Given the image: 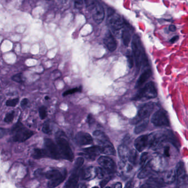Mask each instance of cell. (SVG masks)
Returning a JSON list of instances; mask_svg holds the SVG:
<instances>
[{"label":"cell","mask_w":188,"mask_h":188,"mask_svg":"<svg viewBox=\"0 0 188 188\" xmlns=\"http://www.w3.org/2000/svg\"><path fill=\"white\" fill-rule=\"evenodd\" d=\"M132 48L133 51L135 63L137 68L147 63V59L144 54V49L138 36L134 35L132 41Z\"/></svg>","instance_id":"1"},{"label":"cell","mask_w":188,"mask_h":188,"mask_svg":"<svg viewBox=\"0 0 188 188\" xmlns=\"http://www.w3.org/2000/svg\"><path fill=\"white\" fill-rule=\"evenodd\" d=\"M157 89L155 83L152 81H150L137 93L136 96L132 99V100L138 101L142 99H154L157 96Z\"/></svg>","instance_id":"2"},{"label":"cell","mask_w":188,"mask_h":188,"mask_svg":"<svg viewBox=\"0 0 188 188\" xmlns=\"http://www.w3.org/2000/svg\"><path fill=\"white\" fill-rule=\"evenodd\" d=\"M13 139L15 142H23L33 135V131L27 129L20 122L16 124L12 130Z\"/></svg>","instance_id":"3"},{"label":"cell","mask_w":188,"mask_h":188,"mask_svg":"<svg viewBox=\"0 0 188 188\" xmlns=\"http://www.w3.org/2000/svg\"><path fill=\"white\" fill-rule=\"evenodd\" d=\"M56 141L60 153L62 157L65 159L72 162L74 158V154L67 139L61 135H60L57 137Z\"/></svg>","instance_id":"4"},{"label":"cell","mask_w":188,"mask_h":188,"mask_svg":"<svg viewBox=\"0 0 188 188\" xmlns=\"http://www.w3.org/2000/svg\"><path fill=\"white\" fill-rule=\"evenodd\" d=\"M147 163L152 170L156 172H162L165 171L167 167V161L163 155L156 153L152 156Z\"/></svg>","instance_id":"5"},{"label":"cell","mask_w":188,"mask_h":188,"mask_svg":"<svg viewBox=\"0 0 188 188\" xmlns=\"http://www.w3.org/2000/svg\"><path fill=\"white\" fill-rule=\"evenodd\" d=\"M154 108L155 104L153 102H149L144 104L140 108L136 116L132 120V124L136 125L144 120L148 119L149 116L152 113Z\"/></svg>","instance_id":"6"},{"label":"cell","mask_w":188,"mask_h":188,"mask_svg":"<svg viewBox=\"0 0 188 188\" xmlns=\"http://www.w3.org/2000/svg\"><path fill=\"white\" fill-rule=\"evenodd\" d=\"M88 8L90 10L92 18L95 23L99 24L103 22L105 17V11L103 6L99 3L96 1Z\"/></svg>","instance_id":"7"},{"label":"cell","mask_w":188,"mask_h":188,"mask_svg":"<svg viewBox=\"0 0 188 188\" xmlns=\"http://www.w3.org/2000/svg\"><path fill=\"white\" fill-rule=\"evenodd\" d=\"M151 122L153 125L158 127L169 126V121L167 112L163 109H160L153 114Z\"/></svg>","instance_id":"8"},{"label":"cell","mask_w":188,"mask_h":188,"mask_svg":"<svg viewBox=\"0 0 188 188\" xmlns=\"http://www.w3.org/2000/svg\"><path fill=\"white\" fill-rule=\"evenodd\" d=\"M98 164L102 166V168L108 174H113L116 170L115 163L111 158L103 156L98 158Z\"/></svg>","instance_id":"9"},{"label":"cell","mask_w":188,"mask_h":188,"mask_svg":"<svg viewBox=\"0 0 188 188\" xmlns=\"http://www.w3.org/2000/svg\"><path fill=\"white\" fill-rule=\"evenodd\" d=\"M108 17L109 26L113 31H119L123 27L124 25V19L120 14L114 12L111 15Z\"/></svg>","instance_id":"10"},{"label":"cell","mask_w":188,"mask_h":188,"mask_svg":"<svg viewBox=\"0 0 188 188\" xmlns=\"http://www.w3.org/2000/svg\"><path fill=\"white\" fill-rule=\"evenodd\" d=\"M44 142L47 153H49L50 157L56 160L60 159L61 158V153H60L58 146L55 144V143L49 138L45 139Z\"/></svg>","instance_id":"11"},{"label":"cell","mask_w":188,"mask_h":188,"mask_svg":"<svg viewBox=\"0 0 188 188\" xmlns=\"http://www.w3.org/2000/svg\"><path fill=\"white\" fill-rule=\"evenodd\" d=\"M75 142L80 146H85V145L92 144L93 142V139L87 133H78L76 135L75 138Z\"/></svg>","instance_id":"12"},{"label":"cell","mask_w":188,"mask_h":188,"mask_svg":"<svg viewBox=\"0 0 188 188\" xmlns=\"http://www.w3.org/2000/svg\"><path fill=\"white\" fill-rule=\"evenodd\" d=\"M83 153L86 157L90 160H94L98 155L102 153V148L100 146H93L83 149Z\"/></svg>","instance_id":"13"},{"label":"cell","mask_w":188,"mask_h":188,"mask_svg":"<svg viewBox=\"0 0 188 188\" xmlns=\"http://www.w3.org/2000/svg\"><path fill=\"white\" fill-rule=\"evenodd\" d=\"M164 184L162 179L151 177L140 188H161L164 186Z\"/></svg>","instance_id":"14"},{"label":"cell","mask_w":188,"mask_h":188,"mask_svg":"<svg viewBox=\"0 0 188 188\" xmlns=\"http://www.w3.org/2000/svg\"><path fill=\"white\" fill-rule=\"evenodd\" d=\"M135 147L139 152H142L148 146V135H143L137 137L135 141Z\"/></svg>","instance_id":"15"},{"label":"cell","mask_w":188,"mask_h":188,"mask_svg":"<svg viewBox=\"0 0 188 188\" xmlns=\"http://www.w3.org/2000/svg\"><path fill=\"white\" fill-rule=\"evenodd\" d=\"M80 175V170L74 169L64 188H76Z\"/></svg>","instance_id":"16"},{"label":"cell","mask_w":188,"mask_h":188,"mask_svg":"<svg viewBox=\"0 0 188 188\" xmlns=\"http://www.w3.org/2000/svg\"><path fill=\"white\" fill-rule=\"evenodd\" d=\"M93 136L95 137V140H97V141L99 144V146H100L101 147L111 144L107 135L102 131L96 130L93 133Z\"/></svg>","instance_id":"17"},{"label":"cell","mask_w":188,"mask_h":188,"mask_svg":"<svg viewBox=\"0 0 188 188\" xmlns=\"http://www.w3.org/2000/svg\"><path fill=\"white\" fill-rule=\"evenodd\" d=\"M80 174L83 180L90 181L97 177V169L93 166H90L81 171Z\"/></svg>","instance_id":"18"},{"label":"cell","mask_w":188,"mask_h":188,"mask_svg":"<svg viewBox=\"0 0 188 188\" xmlns=\"http://www.w3.org/2000/svg\"><path fill=\"white\" fill-rule=\"evenodd\" d=\"M104 43L107 48L111 52L115 51L117 48L116 40L109 31L106 34L104 38Z\"/></svg>","instance_id":"19"},{"label":"cell","mask_w":188,"mask_h":188,"mask_svg":"<svg viewBox=\"0 0 188 188\" xmlns=\"http://www.w3.org/2000/svg\"><path fill=\"white\" fill-rule=\"evenodd\" d=\"M67 176V171L64 170L61 172L59 175H57L56 177L50 180L48 183V186L49 188H55L59 186L60 184L65 181Z\"/></svg>","instance_id":"20"},{"label":"cell","mask_w":188,"mask_h":188,"mask_svg":"<svg viewBox=\"0 0 188 188\" xmlns=\"http://www.w3.org/2000/svg\"><path fill=\"white\" fill-rule=\"evenodd\" d=\"M130 150L125 145H121L119 146L118 155L122 163L126 164L128 162Z\"/></svg>","instance_id":"21"},{"label":"cell","mask_w":188,"mask_h":188,"mask_svg":"<svg viewBox=\"0 0 188 188\" xmlns=\"http://www.w3.org/2000/svg\"><path fill=\"white\" fill-rule=\"evenodd\" d=\"M175 174H176V178L178 179V182L184 181L185 178L186 177V168L184 164L182 162H180L178 163L177 165L176 169H175Z\"/></svg>","instance_id":"22"},{"label":"cell","mask_w":188,"mask_h":188,"mask_svg":"<svg viewBox=\"0 0 188 188\" xmlns=\"http://www.w3.org/2000/svg\"><path fill=\"white\" fill-rule=\"evenodd\" d=\"M152 71L151 69H147V71L144 72L140 76L139 79L137 80L136 84L135 85L136 88H138L139 87H141L143 84H144L146 81L152 76Z\"/></svg>","instance_id":"23"},{"label":"cell","mask_w":188,"mask_h":188,"mask_svg":"<svg viewBox=\"0 0 188 188\" xmlns=\"http://www.w3.org/2000/svg\"><path fill=\"white\" fill-rule=\"evenodd\" d=\"M176 179L175 170H170L166 172L163 176L162 179L163 182L168 184H170L174 183Z\"/></svg>","instance_id":"24"},{"label":"cell","mask_w":188,"mask_h":188,"mask_svg":"<svg viewBox=\"0 0 188 188\" xmlns=\"http://www.w3.org/2000/svg\"><path fill=\"white\" fill-rule=\"evenodd\" d=\"M152 172H153V170L147 163V164L144 166V167L142 168L141 170L139 173L137 177L139 179H144V178H146L152 173Z\"/></svg>","instance_id":"25"},{"label":"cell","mask_w":188,"mask_h":188,"mask_svg":"<svg viewBox=\"0 0 188 188\" xmlns=\"http://www.w3.org/2000/svg\"><path fill=\"white\" fill-rule=\"evenodd\" d=\"M148 124V118L139 122V123L136 125V126L135 128L134 132L137 134H139V133L144 132L147 127Z\"/></svg>","instance_id":"26"},{"label":"cell","mask_w":188,"mask_h":188,"mask_svg":"<svg viewBox=\"0 0 188 188\" xmlns=\"http://www.w3.org/2000/svg\"><path fill=\"white\" fill-rule=\"evenodd\" d=\"M101 148H102V153L103 154L106 155H116V151L115 150L113 145L112 144L101 147Z\"/></svg>","instance_id":"27"},{"label":"cell","mask_w":188,"mask_h":188,"mask_svg":"<svg viewBox=\"0 0 188 188\" xmlns=\"http://www.w3.org/2000/svg\"><path fill=\"white\" fill-rule=\"evenodd\" d=\"M131 33L127 29H125L122 33V39L125 46H127L131 41Z\"/></svg>","instance_id":"28"},{"label":"cell","mask_w":188,"mask_h":188,"mask_svg":"<svg viewBox=\"0 0 188 188\" xmlns=\"http://www.w3.org/2000/svg\"><path fill=\"white\" fill-rule=\"evenodd\" d=\"M61 173V172L60 170L53 169L51 170H48L47 172L44 173V175L47 179H48L49 180H51L52 179L57 177V175H59Z\"/></svg>","instance_id":"29"},{"label":"cell","mask_w":188,"mask_h":188,"mask_svg":"<svg viewBox=\"0 0 188 188\" xmlns=\"http://www.w3.org/2000/svg\"><path fill=\"white\" fill-rule=\"evenodd\" d=\"M47 152L45 150L40 149H36L34 151L32 157L35 159H40L47 156Z\"/></svg>","instance_id":"30"},{"label":"cell","mask_w":188,"mask_h":188,"mask_svg":"<svg viewBox=\"0 0 188 188\" xmlns=\"http://www.w3.org/2000/svg\"><path fill=\"white\" fill-rule=\"evenodd\" d=\"M137 158H138V155L136 151L134 150H130L129 160H128V161L130 163V164L132 165H135L137 163Z\"/></svg>","instance_id":"31"},{"label":"cell","mask_w":188,"mask_h":188,"mask_svg":"<svg viewBox=\"0 0 188 188\" xmlns=\"http://www.w3.org/2000/svg\"><path fill=\"white\" fill-rule=\"evenodd\" d=\"M149 158V155L148 153H142V155L140 156L139 160V164L140 166L141 167V168L144 167V166L147 164Z\"/></svg>","instance_id":"32"},{"label":"cell","mask_w":188,"mask_h":188,"mask_svg":"<svg viewBox=\"0 0 188 188\" xmlns=\"http://www.w3.org/2000/svg\"><path fill=\"white\" fill-rule=\"evenodd\" d=\"M85 162V159L82 157H80L77 158L75 163L74 169L75 170H80L81 167L82 166Z\"/></svg>","instance_id":"33"},{"label":"cell","mask_w":188,"mask_h":188,"mask_svg":"<svg viewBox=\"0 0 188 188\" xmlns=\"http://www.w3.org/2000/svg\"><path fill=\"white\" fill-rule=\"evenodd\" d=\"M81 90H82L81 87H80V88H73V89H70V90H67V91L64 92V94H63V96H66L69 95L75 94V93L77 92H81Z\"/></svg>","instance_id":"34"},{"label":"cell","mask_w":188,"mask_h":188,"mask_svg":"<svg viewBox=\"0 0 188 188\" xmlns=\"http://www.w3.org/2000/svg\"><path fill=\"white\" fill-rule=\"evenodd\" d=\"M39 116L41 120H44L47 116V108L45 106H42L39 108Z\"/></svg>","instance_id":"35"},{"label":"cell","mask_w":188,"mask_h":188,"mask_svg":"<svg viewBox=\"0 0 188 188\" xmlns=\"http://www.w3.org/2000/svg\"><path fill=\"white\" fill-rule=\"evenodd\" d=\"M19 102V99L16 98L14 99L8 100L6 102V105L10 107H15L17 104H18Z\"/></svg>","instance_id":"36"},{"label":"cell","mask_w":188,"mask_h":188,"mask_svg":"<svg viewBox=\"0 0 188 188\" xmlns=\"http://www.w3.org/2000/svg\"><path fill=\"white\" fill-rule=\"evenodd\" d=\"M96 169H97V177L99 179H102L104 178L107 173L106 171L104 170L103 168L100 167H97Z\"/></svg>","instance_id":"37"},{"label":"cell","mask_w":188,"mask_h":188,"mask_svg":"<svg viewBox=\"0 0 188 188\" xmlns=\"http://www.w3.org/2000/svg\"><path fill=\"white\" fill-rule=\"evenodd\" d=\"M15 117V112L14 111L8 113L6 115L5 118V122L6 123H10V122L13 121V119Z\"/></svg>","instance_id":"38"},{"label":"cell","mask_w":188,"mask_h":188,"mask_svg":"<svg viewBox=\"0 0 188 188\" xmlns=\"http://www.w3.org/2000/svg\"><path fill=\"white\" fill-rule=\"evenodd\" d=\"M42 130L45 134H50V133H51L52 129H51L50 127L49 122H45L44 123V125H43V128H42Z\"/></svg>","instance_id":"39"},{"label":"cell","mask_w":188,"mask_h":188,"mask_svg":"<svg viewBox=\"0 0 188 188\" xmlns=\"http://www.w3.org/2000/svg\"><path fill=\"white\" fill-rule=\"evenodd\" d=\"M126 56L128 59L127 61L129 63V67H130V68H132L134 65V57L130 52H129V54H126Z\"/></svg>","instance_id":"40"},{"label":"cell","mask_w":188,"mask_h":188,"mask_svg":"<svg viewBox=\"0 0 188 188\" xmlns=\"http://www.w3.org/2000/svg\"><path fill=\"white\" fill-rule=\"evenodd\" d=\"M12 79L16 82L19 83H23V79H22V74H17L13 76L12 77Z\"/></svg>","instance_id":"41"},{"label":"cell","mask_w":188,"mask_h":188,"mask_svg":"<svg viewBox=\"0 0 188 188\" xmlns=\"http://www.w3.org/2000/svg\"><path fill=\"white\" fill-rule=\"evenodd\" d=\"M75 7L81 9L83 6V0H75Z\"/></svg>","instance_id":"42"},{"label":"cell","mask_w":188,"mask_h":188,"mask_svg":"<svg viewBox=\"0 0 188 188\" xmlns=\"http://www.w3.org/2000/svg\"><path fill=\"white\" fill-rule=\"evenodd\" d=\"M163 156L165 157H170V148L169 146L165 147L163 150Z\"/></svg>","instance_id":"43"},{"label":"cell","mask_w":188,"mask_h":188,"mask_svg":"<svg viewBox=\"0 0 188 188\" xmlns=\"http://www.w3.org/2000/svg\"><path fill=\"white\" fill-rule=\"evenodd\" d=\"M111 179V177H108L107 178H105L103 181H102L100 183V186L101 188H103L104 187V186H106L107 183H108Z\"/></svg>","instance_id":"44"},{"label":"cell","mask_w":188,"mask_h":188,"mask_svg":"<svg viewBox=\"0 0 188 188\" xmlns=\"http://www.w3.org/2000/svg\"><path fill=\"white\" fill-rule=\"evenodd\" d=\"M95 122V120L93 118V116L92 114H89L87 117V122L90 125H92L94 122Z\"/></svg>","instance_id":"45"},{"label":"cell","mask_w":188,"mask_h":188,"mask_svg":"<svg viewBox=\"0 0 188 188\" xmlns=\"http://www.w3.org/2000/svg\"><path fill=\"white\" fill-rule=\"evenodd\" d=\"M28 104V100L25 98V99H24L21 101V106H22V108H24V107H26V106H27Z\"/></svg>","instance_id":"46"},{"label":"cell","mask_w":188,"mask_h":188,"mask_svg":"<svg viewBox=\"0 0 188 188\" xmlns=\"http://www.w3.org/2000/svg\"><path fill=\"white\" fill-rule=\"evenodd\" d=\"M6 133V130L5 129L2 128H0V139L5 135Z\"/></svg>","instance_id":"47"},{"label":"cell","mask_w":188,"mask_h":188,"mask_svg":"<svg viewBox=\"0 0 188 188\" xmlns=\"http://www.w3.org/2000/svg\"><path fill=\"white\" fill-rule=\"evenodd\" d=\"M36 177H40L43 174V170L41 169H39V170H37L36 171Z\"/></svg>","instance_id":"48"},{"label":"cell","mask_w":188,"mask_h":188,"mask_svg":"<svg viewBox=\"0 0 188 188\" xmlns=\"http://www.w3.org/2000/svg\"><path fill=\"white\" fill-rule=\"evenodd\" d=\"M178 39H179V36H174L172 38L170 39V42L171 43H174L177 41L178 40Z\"/></svg>","instance_id":"49"},{"label":"cell","mask_w":188,"mask_h":188,"mask_svg":"<svg viewBox=\"0 0 188 188\" xmlns=\"http://www.w3.org/2000/svg\"><path fill=\"white\" fill-rule=\"evenodd\" d=\"M114 188H123L122 184L120 182L116 183L114 186Z\"/></svg>","instance_id":"50"},{"label":"cell","mask_w":188,"mask_h":188,"mask_svg":"<svg viewBox=\"0 0 188 188\" xmlns=\"http://www.w3.org/2000/svg\"><path fill=\"white\" fill-rule=\"evenodd\" d=\"M177 30V28L174 25H170L169 26V31L172 32H174Z\"/></svg>","instance_id":"51"},{"label":"cell","mask_w":188,"mask_h":188,"mask_svg":"<svg viewBox=\"0 0 188 188\" xmlns=\"http://www.w3.org/2000/svg\"><path fill=\"white\" fill-rule=\"evenodd\" d=\"M76 188H87V186H86L85 184L84 183H80L77 186Z\"/></svg>","instance_id":"52"},{"label":"cell","mask_w":188,"mask_h":188,"mask_svg":"<svg viewBox=\"0 0 188 188\" xmlns=\"http://www.w3.org/2000/svg\"><path fill=\"white\" fill-rule=\"evenodd\" d=\"M130 183H128L127 184V185L125 186V188H130Z\"/></svg>","instance_id":"53"},{"label":"cell","mask_w":188,"mask_h":188,"mask_svg":"<svg viewBox=\"0 0 188 188\" xmlns=\"http://www.w3.org/2000/svg\"><path fill=\"white\" fill-rule=\"evenodd\" d=\"M45 98H46V100L49 99V97H45Z\"/></svg>","instance_id":"54"},{"label":"cell","mask_w":188,"mask_h":188,"mask_svg":"<svg viewBox=\"0 0 188 188\" xmlns=\"http://www.w3.org/2000/svg\"><path fill=\"white\" fill-rule=\"evenodd\" d=\"M98 188V187H97V186H94V187H93V188Z\"/></svg>","instance_id":"55"},{"label":"cell","mask_w":188,"mask_h":188,"mask_svg":"<svg viewBox=\"0 0 188 188\" xmlns=\"http://www.w3.org/2000/svg\"><path fill=\"white\" fill-rule=\"evenodd\" d=\"M110 188V187H106V188Z\"/></svg>","instance_id":"56"},{"label":"cell","mask_w":188,"mask_h":188,"mask_svg":"<svg viewBox=\"0 0 188 188\" xmlns=\"http://www.w3.org/2000/svg\"><path fill=\"white\" fill-rule=\"evenodd\" d=\"M47 1H52V0H47Z\"/></svg>","instance_id":"57"}]
</instances>
